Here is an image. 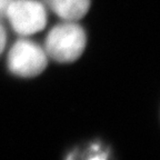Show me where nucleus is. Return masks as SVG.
Masks as SVG:
<instances>
[{
    "mask_svg": "<svg viewBox=\"0 0 160 160\" xmlns=\"http://www.w3.org/2000/svg\"><path fill=\"white\" fill-rule=\"evenodd\" d=\"M43 2L66 21L81 19L90 7V0H43Z\"/></svg>",
    "mask_w": 160,
    "mask_h": 160,
    "instance_id": "4",
    "label": "nucleus"
},
{
    "mask_svg": "<svg viewBox=\"0 0 160 160\" xmlns=\"http://www.w3.org/2000/svg\"><path fill=\"white\" fill-rule=\"evenodd\" d=\"M11 2H12V0H0V18L6 17L7 10Z\"/></svg>",
    "mask_w": 160,
    "mask_h": 160,
    "instance_id": "5",
    "label": "nucleus"
},
{
    "mask_svg": "<svg viewBox=\"0 0 160 160\" xmlns=\"http://www.w3.org/2000/svg\"><path fill=\"white\" fill-rule=\"evenodd\" d=\"M6 17L18 35L30 36L45 28L47 11L37 0H12Z\"/></svg>",
    "mask_w": 160,
    "mask_h": 160,
    "instance_id": "3",
    "label": "nucleus"
},
{
    "mask_svg": "<svg viewBox=\"0 0 160 160\" xmlns=\"http://www.w3.org/2000/svg\"><path fill=\"white\" fill-rule=\"evenodd\" d=\"M86 47V32L75 21H66L50 30L45 41L48 57L60 63L73 62Z\"/></svg>",
    "mask_w": 160,
    "mask_h": 160,
    "instance_id": "1",
    "label": "nucleus"
},
{
    "mask_svg": "<svg viewBox=\"0 0 160 160\" xmlns=\"http://www.w3.org/2000/svg\"><path fill=\"white\" fill-rule=\"evenodd\" d=\"M6 30L3 28V26L0 23V53L2 52L3 49H5V46H6Z\"/></svg>",
    "mask_w": 160,
    "mask_h": 160,
    "instance_id": "6",
    "label": "nucleus"
},
{
    "mask_svg": "<svg viewBox=\"0 0 160 160\" xmlns=\"http://www.w3.org/2000/svg\"><path fill=\"white\" fill-rule=\"evenodd\" d=\"M48 56L45 49L27 39H20L10 48L8 68L19 77H35L47 67Z\"/></svg>",
    "mask_w": 160,
    "mask_h": 160,
    "instance_id": "2",
    "label": "nucleus"
}]
</instances>
